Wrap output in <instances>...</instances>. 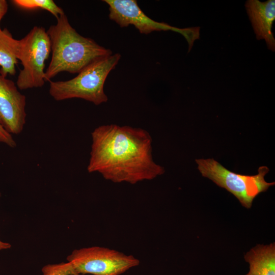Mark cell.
I'll use <instances>...</instances> for the list:
<instances>
[{
  "instance_id": "1",
  "label": "cell",
  "mask_w": 275,
  "mask_h": 275,
  "mask_svg": "<svg viewBox=\"0 0 275 275\" xmlns=\"http://www.w3.org/2000/svg\"><path fill=\"white\" fill-rule=\"evenodd\" d=\"M89 173L98 172L114 183L132 184L162 175L163 167L152 155L150 133L140 128L103 125L91 133Z\"/></svg>"
},
{
  "instance_id": "2",
  "label": "cell",
  "mask_w": 275,
  "mask_h": 275,
  "mask_svg": "<svg viewBox=\"0 0 275 275\" xmlns=\"http://www.w3.org/2000/svg\"><path fill=\"white\" fill-rule=\"evenodd\" d=\"M57 19V23L46 31L52 56L45 71V81H49L61 72L78 73L96 60L112 54L111 50L79 34L70 25L65 13Z\"/></svg>"
},
{
  "instance_id": "3",
  "label": "cell",
  "mask_w": 275,
  "mask_h": 275,
  "mask_svg": "<svg viewBox=\"0 0 275 275\" xmlns=\"http://www.w3.org/2000/svg\"><path fill=\"white\" fill-rule=\"evenodd\" d=\"M120 58L119 53L112 54L93 61L71 79L50 80L49 94L56 101L80 98L95 105L106 102L108 98L104 92V85Z\"/></svg>"
},
{
  "instance_id": "4",
  "label": "cell",
  "mask_w": 275,
  "mask_h": 275,
  "mask_svg": "<svg viewBox=\"0 0 275 275\" xmlns=\"http://www.w3.org/2000/svg\"><path fill=\"white\" fill-rule=\"evenodd\" d=\"M195 161L203 177L226 189L248 209L252 207L258 195L275 184L274 182H268L265 180V175L269 171L266 166L260 167L256 175H245L229 170L213 158L196 159Z\"/></svg>"
},
{
  "instance_id": "5",
  "label": "cell",
  "mask_w": 275,
  "mask_h": 275,
  "mask_svg": "<svg viewBox=\"0 0 275 275\" xmlns=\"http://www.w3.org/2000/svg\"><path fill=\"white\" fill-rule=\"evenodd\" d=\"M18 59L23 68L16 81L19 89L26 90L42 87L45 83V62L51 51L49 36L45 29L35 26L19 40Z\"/></svg>"
},
{
  "instance_id": "6",
  "label": "cell",
  "mask_w": 275,
  "mask_h": 275,
  "mask_svg": "<svg viewBox=\"0 0 275 275\" xmlns=\"http://www.w3.org/2000/svg\"><path fill=\"white\" fill-rule=\"evenodd\" d=\"M67 260L76 275H120L140 264L132 255L98 246L74 250Z\"/></svg>"
},
{
  "instance_id": "7",
  "label": "cell",
  "mask_w": 275,
  "mask_h": 275,
  "mask_svg": "<svg viewBox=\"0 0 275 275\" xmlns=\"http://www.w3.org/2000/svg\"><path fill=\"white\" fill-rule=\"evenodd\" d=\"M109 7V18L121 27L133 25L141 34H148L154 31H171L179 33L186 39L189 51L194 41L199 38L200 28L180 29L164 22L156 21L147 16L135 0H105Z\"/></svg>"
},
{
  "instance_id": "8",
  "label": "cell",
  "mask_w": 275,
  "mask_h": 275,
  "mask_svg": "<svg viewBox=\"0 0 275 275\" xmlns=\"http://www.w3.org/2000/svg\"><path fill=\"white\" fill-rule=\"evenodd\" d=\"M26 97L11 80L0 75V123L10 134H20L26 121Z\"/></svg>"
},
{
  "instance_id": "9",
  "label": "cell",
  "mask_w": 275,
  "mask_h": 275,
  "mask_svg": "<svg viewBox=\"0 0 275 275\" xmlns=\"http://www.w3.org/2000/svg\"><path fill=\"white\" fill-rule=\"evenodd\" d=\"M245 6L257 39L265 40L268 48L274 51L275 39L271 29L275 20V1L249 0Z\"/></svg>"
},
{
  "instance_id": "10",
  "label": "cell",
  "mask_w": 275,
  "mask_h": 275,
  "mask_svg": "<svg viewBox=\"0 0 275 275\" xmlns=\"http://www.w3.org/2000/svg\"><path fill=\"white\" fill-rule=\"evenodd\" d=\"M244 260L252 275H275V244H257L246 253Z\"/></svg>"
},
{
  "instance_id": "11",
  "label": "cell",
  "mask_w": 275,
  "mask_h": 275,
  "mask_svg": "<svg viewBox=\"0 0 275 275\" xmlns=\"http://www.w3.org/2000/svg\"><path fill=\"white\" fill-rule=\"evenodd\" d=\"M19 40L13 38L6 29L0 28V74L6 77L14 75L19 51Z\"/></svg>"
},
{
  "instance_id": "12",
  "label": "cell",
  "mask_w": 275,
  "mask_h": 275,
  "mask_svg": "<svg viewBox=\"0 0 275 275\" xmlns=\"http://www.w3.org/2000/svg\"><path fill=\"white\" fill-rule=\"evenodd\" d=\"M11 2L17 7L23 9H44L49 11L57 18L64 13L63 10L52 0H14Z\"/></svg>"
},
{
  "instance_id": "13",
  "label": "cell",
  "mask_w": 275,
  "mask_h": 275,
  "mask_svg": "<svg viewBox=\"0 0 275 275\" xmlns=\"http://www.w3.org/2000/svg\"><path fill=\"white\" fill-rule=\"evenodd\" d=\"M42 272L43 275H76L69 262L46 265Z\"/></svg>"
},
{
  "instance_id": "14",
  "label": "cell",
  "mask_w": 275,
  "mask_h": 275,
  "mask_svg": "<svg viewBox=\"0 0 275 275\" xmlns=\"http://www.w3.org/2000/svg\"><path fill=\"white\" fill-rule=\"evenodd\" d=\"M0 143H3L10 147L14 148L16 143L11 134L9 133L0 123Z\"/></svg>"
},
{
  "instance_id": "15",
  "label": "cell",
  "mask_w": 275,
  "mask_h": 275,
  "mask_svg": "<svg viewBox=\"0 0 275 275\" xmlns=\"http://www.w3.org/2000/svg\"><path fill=\"white\" fill-rule=\"evenodd\" d=\"M8 10L7 2L5 0H0V22Z\"/></svg>"
},
{
  "instance_id": "16",
  "label": "cell",
  "mask_w": 275,
  "mask_h": 275,
  "mask_svg": "<svg viewBox=\"0 0 275 275\" xmlns=\"http://www.w3.org/2000/svg\"><path fill=\"white\" fill-rule=\"evenodd\" d=\"M11 246L10 243L2 241L0 240V250L8 249H10Z\"/></svg>"
},
{
  "instance_id": "17",
  "label": "cell",
  "mask_w": 275,
  "mask_h": 275,
  "mask_svg": "<svg viewBox=\"0 0 275 275\" xmlns=\"http://www.w3.org/2000/svg\"><path fill=\"white\" fill-rule=\"evenodd\" d=\"M245 275H252V274H251L250 273H249V272H248V273H246V274H245Z\"/></svg>"
}]
</instances>
